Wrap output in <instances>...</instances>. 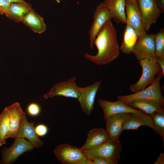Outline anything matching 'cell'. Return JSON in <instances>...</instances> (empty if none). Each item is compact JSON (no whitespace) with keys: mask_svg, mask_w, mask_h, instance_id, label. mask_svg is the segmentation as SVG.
<instances>
[{"mask_svg":"<svg viewBox=\"0 0 164 164\" xmlns=\"http://www.w3.org/2000/svg\"><path fill=\"white\" fill-rule=\"evenodd\" d=\"M97 49L94 55L87 53L84 57L98 65L108 64L117 59L120 55V47L117 31L111 19L108 20L97 33L94 42Z\"/></svg>","mask_w":164,"mask_h":164,"instance_id":"obj_1","label":"cell"},{"mask_svg":"<svg viewBox=\"0 0 164 164\" xmlns=\"http://www.w3.org/2000/svg\"><path fill=\"white\" fill-rule=\"evenodd\" d=\"M163 76H164L161 70L153 82L148 87L132 94L118 96L117 98L128 106L130 102L133 100L143 99L156 101L162 107H163L164 98L162 94L160 88V82Z\"/></svg>","mask_w":164,"mask_h":164,"instance_id":"obj_2","label":"cell"},{"mask_svg":"<svg viewBox=\"0 0 164 164\" xmlns=\"http://www.w3.org/2000/svg\"><path fill=\"white\" fill-rule=\"evenodd\" d=\"M122 145L119 140L113 141L109 139L106 142L92 149L82 151L88 159L100 157L112 161L117 164L122 151Z\"/></svg>","mask_w":164,"mask_h":164,"instance_id":"obj_3","label":"cell"},{"mask_svg":"<svg viewBox=\"0 0 164 164\" xmlns=\"http://www.w3.org/2000/svg\"><path fill=\"white\" fill-rule=\"evenodd\" d=\"M56 157L63 164H92L83 151L68 144L58 145L53 151Z\"/></svg>","mask_w":164,"mask_h":164,"instance_id":"obj_4","label":"cell"},{"mask_svg":"<svg viewBox=\"0 0 164 164\" xmlns=\"http://www.w3.org/2000/svg\"><path fill=\"white\" fill-rule=\"evenodd\" d=\"M138 63L142 68V74L138 81L129 86V90L134 93L140 91L152 84L154 81L155 76L162 70L156 61L147 59L138 60Z\"/></svg>","mask_w":164,"mask_h":164,"instance_id":"obj_5","label":"cell"},{"mask_svg":"<svg viewBox=\"0 0 164 164\" xmlns=\"http://www.w3.org/2000/svg\"><path fill=\"white\" fill-rule=\"evenodd\" d=\"M132 53L138 60L147 59L156 61L155 34L146 33L138 38Z\"/></svg>","mask_w":164,"mask_h":164,"instance_id":"obj_6","label":"cell"},{"mask_svg":"<svg viewBox=\"0 0 164 164\" xmlns=\"http://www.w3.org/2000/svg\"><path fill=\"white\" fill-rule=\"evenodd\" d=\"M34 146L24 138L17 137L9 147H4L1 152V164H11L25 152L32 150Z\"/></svg>","mask_w":164,"mask_h":164,"instance_id":"obj_7","label":"cell"},{"mask_svg":"<svg viewBox=\"0 0 164 164\" xmlns=\"http://www.w3.org/2000/svg\"><path fill=\"white\" fill-rule=\"evenodd\" d=\"M141 12L145 31H149L151 25L156 22L162 13L156 0H137Z\"/></svg>","mask_w":164,"mask_h":164,"instance_id":"obj_8","label":"cell"},{"mask_svg":"<svg viewBox=\"0 0 164 164\" xmlns=\"http://www.w3.org/2000/svg\"><path fill=\"white\" fill-rule=\"evenodd\" d=\"M76 78L73 77L68 80L56 84L43 97L47 99L56 96L77 98L80 94L79 87L76 83Z\"/></svg>","mask_w":164,"mask_h":164,"instance_id":"obj_9","label":"cell"},{"mask_svg":"<svg viewBox=\"0 0 164 164\" xmlns=\"http://www.w3.org/2000/svg\"><path fill=\"white\" fill-rule=\"evenodd\" d=\"M126 24L134 29L138 38L146 34L142 24L141 12L137 0H125Z\"/></svg>","mask_w":164,"mask_h":164,"instance_id":"obj_10","label":"cell"},{"mask_svg":"<svg viewBox=\"0 0 164 164\" xmlns=\"http://www.w3.org/2000/svg\"><path fill=\"white\" fill-rule=\"evenodd\" d=\"M92 18L93 21L89 32L90 48L92 50L97 33L105 23L111 19L108 9L103 2L97 6Z\"/></svg>","mask_w":164,"mask_h":164,"instance_id":"obj_11","label":"cell"},{"mask_svg":"<svg viewBox=\"0 0 164 164\" xmlns=\"http://www.w3.org/2000/svg\"><path fill=\"white\" fill-rule=\"evenodd\" d=\"M101 83L99 80L86 87H79L80 94L77 99L81 109L87 115L92 112L96 96Z\"/></svg>","mask_w":164,"mask_h":164,"instance_id":"obj_12","label":"cell"},{"mask_svg":"<svg viewBox=\"0 0 164 164\" xmlns=\"http://www.w3.org/2000/svg\"><path fill=\"white\" fill-rule=\"evenodd\" d=\"M141 126L149 127L155 131L151 116L143 112L128 113L122 126V130L138 129Z\"/></svg>","mask_w":164,"mask_h":164,"instance_id":"obj_13","label":"cell"},{"mask_svg":"<svg viewBox=\"0 0 164 164\" xmlns=\"http://www.w3.org/2000/svg\"><path fill=\"white\" fill-rule=\"evenodd\" d=\"M8 113L9 123V131L7 138H17V134L22 120L26 115L19 103L15 102L5 108Z\"/></svg>","mask_w":164,"mask_h":164,"instance_id":"obj_14","label":"cell"},{"mask_svg":"<svg viewBox=\"0 0 164 164\" xmlns=\"http://www.w3.org/2000/svg\"><path fill=\"white\" fill-rule=\"evenodd\" d=\"M128 113H122L109 116L104 120L109 139L113 141L119 140L122 132V126Z\"/></svg>","mask_w":164,"mask_h":164,"instance_id":"obj_15","label":"cell"},{"mask_svg":"<svg viewBox=\"0 0 164 164\" xmlns=\"http://www.w3.org/2000/svg\"><path fill=\"white\" fill-rule=\"evenodd\" d=\"M33 121L29 122L26 114L23 117L17 134V138H27L35 148L43 146L44 142L40 140L36 134Z\"/></svg>","mask_w":164,"mask_h":164,"instance_id":"obj_16","label":"cell"},{"mask_svg":"<svg viewBox=\"0 0 164 164\" xmlns=\"http://www.w3.org/2000/svg\"><path fill=\"white\" fill-rule=\"evenodd\" d=\"M98 104L103 109L104 119L110 115L118 113L143 112L129 107L119 100L115 101H110L104 99H99Z\"/></svg>","mask_w":164,"mask_h":164,"instance_id":"obj_17","label":"cell"},{"mask_svg":"<svg viewBox=\"0 0 164 164\" xmlns=\"http://www.w3.org/2000/svg\"><path fill=\"white\" fill-rule=\"evenodd\" d=\"M125 2V0H104L103 2L111 19L117 24H126Z\"/></svg>","mask_w":164,"mask_h":164,"instance_id":"obj_18","label":"cell"},{"mask_svg":"<svg viewBox=\"0 0 164 164\" xmlns=\"http://www.w3.org/2000/svg\"><path fill=\"white\" fill-rule=\"evenodd\" d=\"M109 139L105 129L102 128L92 129L88 133L86 142L80 149L82 151L92 149L104 143Z\"/></svg>","mask_w":164,"mask_h":164,"instance_id":"obj_19","label":"cell"},{"mask_svg":"<svg viewBox=\"0 0 164 164\" xmlns=\"http://www.w3.org/2000/svg\"><path fill=\"white\" fill-rule=\"evenodd\" d=\"M22 22L35 32L41 34L46 30L43 18L32 8L23 17Z\"/></svg>","mask_w":164,"mask_h":164,"instance_id":"obj_20","label":"cell"},{"mask_svg":"<svg viewBox=\"0 0 164 164\" xmlns=\"http://www.w3.org/2000/svg\"><path fill=\"white\" fill-rule=\"evenodd\" d=\"M32 8L31 4L26 2L12 3L5 14L9 19L19 22Z\"/></svg>","mask_w":164,"mask_h":164,"instance_id":"obj_21","label":"cell"},{"mask_svg":"<svg viewBox=\"0 0 164 164\" xmlns=\"http://www.w3.org/2000/svg\"><path fill=\"white\" fill-rule=\"evenodd\" d=\"M128 106L150 115L160 111L163 108L157 101L149 99L135 100L130 102Z\"/></svg>","mask_w":164,"mask_h":164,"instance_id":"obj_22","label":"cell"},{"mask_svg":"<svg viewBox=\"0 0 164 164\" xmlns=\"http://www.w3.org/2000/svg\"><path fill=\"white\" fill-rule=\"evenodd\" d=\"M125 28L122 42L120 49L128 55L131 53L138 39L137 33L132 27L128 24Z\"/></svg>","mask_w":164,"mask_h":164,"instance_id":"obj_23","label":"cell"},{"mask_svg":"<svg viewBox=\"0 0 164 164\" xmlns=\"http://www.w3.org/2000/svg\"><path fill=\"white\" fill-rule=\"evenodd\" d=\"M9 129V118L5 108L0 115V146L5 144Z\"/></svg>","mask_w":164,"mask_h":164,"instance_id":"obj_24","label":"cell"},{"mask_svg":"<svg viewBox=\"0 0 164 164\" xmlns=\"http://www.w3.org/2000/svg\"><path fill=\"white\" fill-rule=\"evenodd\" d=\"M155 128V132L159 135L164 142V110L163 108L160 111L150 115Z\"/></svg>","mask_w":164,"mask_h":164,"instance_id":"obj_25","label":"cell"},{"mask_svg":"<svg viewBox=\"0 0 164 164\" xmlns=\"http://www.w3.org/2000/svg\"><path fill=\"white\" fill-rule=\"evenodd\" d=\"M155 54L157 57L164 58V29L155 34Z\"/></svg>","mask_w":164,"mask_h":164,"instance_id":"obj_26","label":"cell"},{"mask_svg":"<svg viewBox=\"0 0 164 164\" xmlns=\"http://www.w3.org/2000/svg\"><path fill=\"white\" fill-rule=\"evenodd\" d=\"M26 110L28 114L32 116H36L40 113L41 108L40 105L35 102H32L27 106Z\"/></svg>","mask_w":164,"mask_h":164,"instance_id":"obj_27","label":"cell"},{"mask_svg":"<svg viewBox=\"0 0 164 164\" xmlns=\"http://www.w3.org/2000/svg\"><path fill=\"white\" fill-rule=\"evenodd\" d=\"M35 130L38 136L43 137L45 136L47 134L48 129L45 125L39 124L35 127Z\"/></svg>","mask_w":164,"mask_h":164,"instance_id":"obj_28","label":"cell"},{"mask_svg":"<svg viewBox=\"0 0 164 164\" xmlns=\"http://www.w3.org/2000/svg\"><path fill=\"white\" fill-rule=\"evenodd\" d=\"M90 159L91 160L92 164H114L112 161L101 158L94 157Z\"/></svg>","mask_w":164,"mask_h":164,"instance_id":"obj_29","label":"cell"},{"mask_svg":"<svg viewBox=\"0 0 164 164\" xmlns=\"http://www.w3.org/2000/svg\"><path fill=\"white\" fill-rule=\"evenodd\" d=\"M10 4L5 0H0V14H5L8 10Z\"/></svg>","mask_w":164,"mask_h":164,"instance_id":"obj_30","label":"cell"},{"mask_svg":"<svg viewBox=\"0 0 164 164\" xmlns=\"http://www.w3.org/2000/svg\"><path fill=\"white\" fill-rule=\"evenodd\" d=\"M164 164V153H161L158 157L157 160L154 164Z\"/></svg>","mask_w":164,"mask_h":164,"instance_id":"obj_31","label":"cell"},{"mask_svg":"<svg viewBox=\"0 0 164 164\" xmlns=\"http://www.w3.org/2000/svg\"><path fill=\"white\" fill-rule=\"evenodd\" d=\"M156 61L160 66L163 75H164V58L157 57Z\"/></svg>","mask_w":164,"mask_h":164,"instance_id":"obj_32","label":"cell"},{"mask_svg":"<svg viewBox=\"0 0 164 164\" xmlns=\"http://www.w3.org/2000/svg\"><path fill=\"white\" fill-rule=\"evenodd\" d=\"M157 5L162 12L164 11V0H156Z\"/></svg>","mask_w":164,"mask_h":164,"instance_id":"obj_33","label":"cell"},{"mask_svg":"<svg viewBox=\"0 0 164 164\" xmlns=\"http://www.w3.org/2000/svg\"><path fill=\"white\" fill-rule=\"evenodd\" d=\"M8 2L12 3L13 2H25L24 0H5Z\"/></svg>","mask_w":164,"mask_h":164,"instance_id":"obj_34","label":"cell"},{"mask_svg":"<svg viewBox=\"0 0 164 164\" xmlns=\"http://www.w3.org/2000/svg\"><path fill=\"white\" fill-rule=\"evenodd\" d=\"M57 3H60V0H55Z\"/></svg>","mask_w":164,"mask_h":164,"instance_id":"obj_35","label":"cell"}]
</instances>
